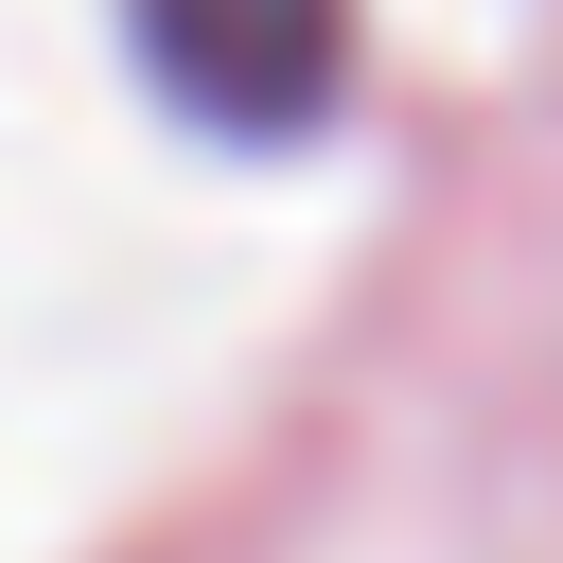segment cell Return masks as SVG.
I'll use <instances>...</instances> for the list:
<instances>
[{"instance_id":"obj_1","label":"cell","mask_w":563,"mask_h":563,"mask_svg":"<svg viewBox=\"0 0 563 563\" xmlns=\"http://www.w3.org/2000/svg\"><path fill=\"white\" fill-rule=\"evenodd\" d=\"M141 70L211 141H317L352 106V0H141Z\"/></svg>"}]
</instances>
